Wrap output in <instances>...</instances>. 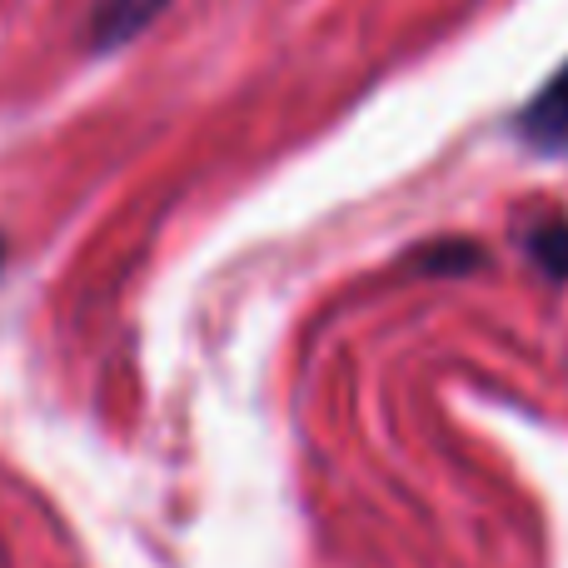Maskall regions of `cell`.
Listing matches in <instances>:
<instances>
[{"mask_svg": "<svg viewBox=\"0 0 568 568\" xmlns=\"http://www.w3.org/2000/svg\"><path fill=\"white\" fill-rule=\"evenodd\" d=\"M0 265H6V240H0Z\"/></svg>", "mask_w": 568, "mask_h": 568, "instance_id": "5", "label": "cell"}, {"mask_svg": "<svg viewBox=\"0 0 568 568\" xmlns=\"http://www.w3.org/2000/svg\"><path fill=\"white\" fill-rule=\"evenodd\" d=\"M509 130L524 150H534V155H549V160L568 155V60L524 100Z\"/></svg>", "mask_w": 568, "mask_h": 568, "instance_id": "1", "label": "cell"}, {"mask_svg": "<svg viewBox=\"0 0 568 568\" xmlns=\"http://www.w3.org/2000/svg\"><path fill=\"white\" fill-rule=\"evenodd\" d=\"M170 0H95L90 10V26H85V40L90 50H120L130 45L135 36H145L160 16H165Z\"/></svg>", "mask_w": 568, "mask_h": 568, "instance_id": "2", "label": "cell"}, {"mask_svg": "<svg viewBox=\"0 0 568 568\" xmlns=\"http://www.w3.org/2000/svg\"><path fill=\"white\" fill-rule=\"evenodd\" d=\"M524 250L549 280H568V220H544L524 230Z\"/></svg>", "mask_w": 568, "mask_h": 568, "instance_id": "3", "label": "cell"}, {"mask_svg": "<svg viewBox=\"0 0 568 568\" xmlns=\"http://www.w3.org/2000/svg\"><path fill=\"white\" fill-rule=\"evenodd\" d=\"M479 250L474 245H449V250H429V255H424V265L434 270V275H449V270L444 265H479Z\"/></svg>", "mask_w": 568, "mask_h": 568, "instance_id": "4", "label": "cell"}]
</instances>
